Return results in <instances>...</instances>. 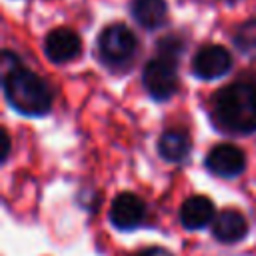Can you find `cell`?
I'll return each mask as SVG.
<instances>
[{
    "instance_id": "obj_7",
    "label": "cell",
    "mask_w": 256,
    "mask_h": 256,
    "mask_svg": "<svg viewBox=\"0 0 256 256\" xmlns=\"http://www.w3.org/2000/svg\"><path fill=\"white\" fill-rule=\"evenodd\" d=\"M206 168L220 178H236L246 168V154L234 144H218L208 152Z\"/></svg>"
},
{
    "instance_id": "obj_3",
    "label": "cell",
    "mask_w": 256,
    "mask_h": 256,
    "mask_svg": "<svg viewBox=\"0 0 256 256\" xmlns=\"http://www.w3.org/2000/svg\"><path fill=\"white\" fill-rule=\"evenodd\" d=\"M98 58L108 68H122L130 64L138 52V38L126 24H110L106 26L96 42Z\"/></svg>"
},
{
    "instance_id": "obj_16",
    "label": "cell",
    "mask_w": 256,
    "mask_h": 256,
    "mask_svg": "<svg viewBox=\"0 0 256 256\" xmlns=\"http://www.w3.org/2000/svg\"><path fill=\"white\" fill-rule=\"evenodd\" d=\"M2 140H4V154H2V162L8 158V152H10V138H8V132L2 130Z\"/></svg>"
},
{
    "instance_id": "obj_9",
    "label": "cell",
    "mask_w": 256,
    "mask_h": 256,
    "mask_svg": "<svg viewBox=\"0 0 256 256\" xmlns=\"http://www.w3.org/2000/svg\"><path fill=\"white\" fill-rule=\"evenodd\" d=\"M216 218V210L210 198L206 196H190L180 208V222L188 230H200L212 224Z\"/></svg>"
},
{
    "instance_id": "obj_1",
    "label": "cell",
    "mask_w": 256,
    "mask_h": 256,
    "mask_svg": "<svg viewBox=\"0 0 256 256\" xmlns=\"http://www.w3.org/2000/svg\"><path fill=\"white\" fill-rule=\"evenodd\" d=\"M212 122L216 130L232 136L256 132V82L238 80L218 90L212 102Z\"/></svg>"
},
{
    "instance_id": "obj_2",
    "label": "cell",
    "mask_w": 256,
    "mask_h": 256,
    "mask_svg": "<svg viewBox=\"0 0 256 256\" xmlns=\"http://www.w3.org/2000/svg\"><path fill=\"white\" fill-rule=\"evenodd\" d=\"M2 92L6 102L22 116H46L52 108V92L48 84L32 70L18 62L2 58Z\"/></svg>"
},
{
    "instance_id": "obj_8",
    "label": "cell",
    "mask_w": 256,
    "mask_h": 256,
    "mask_svg": "<svg viewBox=\"0 0 256 256\" xmlns=\"http://www.w3.org/2000/svg\"><path fill=\"white\" fill-rule=\"evenodd\" d=\"M144 218H146V206L136 194L122 192L112 200L110 222L118 230H134L144 222Z\"/></svg>"
},
{
    "instance_id": "obj_14",
    "label": "cell",
    "mask_w": 256,
    "mask_h": 256,
    "mask_svg": "<svg viewBox=\"0 0 256 256\" xmlns=\"http://www.w3.org/2000/svg\"><path fill=\"white\" fill-rule=\"evenodd\" d=\"M156 48H158V54L160 56H166V58H172V60H180L182 52H184V40L180 36H164L156 42Z\"/></svg>"
},
{
    "instance_id": "obj_15",
    "label": "cell",
    "mask_w": 256,
    "mask_h": 256,
    "mask_svg": "<svg viewBox=\"0 0 256 256\" xmlns=\"http://www.w3.org/2000/svg\"><path fill=\"white\" fill-rule=\"evenodd\" d=\"M136 256H174L170 250L166 248H160V246H152V248H146L142 252H138Z\"/></svg>"
},
{
    "instance_id": "obj_4",
    "label": "cell",
    "mask_w": 256,
    "mask_h": 256,
    "mask_svg": "<svg viewBox=\"0 0 256 256\" xmlns=\"http://www.w3.org/2000/svg\"><path fill=\"white\" fill-rule=\"evenodd\" d=\"M142 84L144 90L158 102L170 100L178 88H180V78H178V60L166 58L156 54L144 64L142 70Z\"/></svg>"
},
{
    "instance_id": "obj_11",
    "label": "cell",
    "mask_w": 256,
    "mask_h": 256,
    "mask_svg": "<svg viewBox=\"0 0 256 256\" xmlns=\"http://www.w3.org/2000/svg\"><path fill=\"white\" fill-rule=\"evenodd\" d=\"M132 16L144 30H158L168 20L166 0H134Z\"/></svg>"
},
{
    "instance_id": "obj_6",
    "label": "cell",
    "mask_w": 256,
    "mask_h": 256,
    "mask_svg": "<svg viewBox=\"0 0 256 256\" xmlns=\"http://www.w3.org/2000/svg\"><path fill=\"white\" fill-rule=\"evenodd\" d=\"M44 54L54 64H68L82 54V40L72 28H54L44 38Z\"/></svg>"
},
{
    "instance_id": "obj_5",
    "label": "cell",
    "mask_w": 256,
    "mask_h": 256,
    "mask_svg": "<svg viewBox=\"0 0 256 256\" xmlns=\"http://www.w3.org/2000/svg\"><path fill=\"white\" fill-rule=\"evenodd\" d=\"M234 60L228 48L220 44L202 46L192 58V74L200 80H218L226 76L232 68Z\"/></svg>"
},
{
    "instance_id": "obj_10",
    "label": "cell",
    "mask_w": 256,
    "mask_h": 256,
    "mask_svg": "<svg viewBox=\"0 0 256 256\" xmlns=\"http://www.w3.org/2000/svg\"><path fill=\"white\" fill-rule=\"evenodd\" d=\"M212 232L220 242L234 244V242H240L248 234V222H246L244 214L228 208V210H222L220 214H216V218L212 222Z\"/></svg>"
},
{
    "instance_id": "obj_12",
    "label": "cell",
    "mask_w": 256,
    "mask_h": 256,
    "mask_svg": "<svg viewBox=\"0 0 256 256\" xmlns=\"http://www.w3.org/2000/svg\"><path fill=\"white\" fill-rule=\"evenodd\" d=\"M158 154L166 162H182L190 154V136L184 130L170 128L158 140Z\"/></svg>"
},
{
    "instance_id": "obj_13",
    "label": "cell",
    "mask_w": 256,
    "mask_h": 256,
    "mask_svg": "<svg viewBox=\"0 0 256 256\" xmlns=\"http://www.w3.org/2000/svg\"><path fill=\"white\" fill-rule=\"evenodd\" d=\"M234 46L248 58L256 60V18L242 22L234 32Z\"/></svg>"
}]
</instances>
